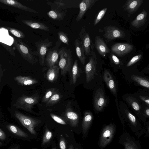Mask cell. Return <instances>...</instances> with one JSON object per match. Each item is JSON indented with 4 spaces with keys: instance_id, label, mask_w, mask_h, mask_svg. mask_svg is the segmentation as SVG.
Masks as SVG:
<instances>
[{
    "instance_id": "4316f807",
    "label": "cell",
    "mask_w": 149,
    "mask_h": 149,
    "mask_svg": "<svg viewBox=\"0 0 149 149\" xmlns=\"http://www.w3.org/2000/svg\"><path fill=\"white\" fill-rule=\"evenodd\" d=\"M78 62L77 59L75 60L72 68V75L70 80V83L71 84H75L78 77L79 68Z\"/></svg>"
},
{
    "instance_id": "83f0119b",
    "label": "cell",
    "mask_w": 149,
    "mask_h": 149,
    "mask_svg": "<svg viewBox=\"0 0 149 149\" xmlns=\"http://www.w3.org/2000/svg\"><path fill=\"white\" fill-rule=\"evenodd\" d=\"M6 127L10 131L15 135L24 138L29 136L27 134L15 125H8Z\"/></svg>"
},
{
    "instance_id": "ba28073f",
    "label": "cell",
    "mask_w": 149,
    "mask_h": 149,
    "mask_svg": "<svg viewBox=\"0 0 149 149\" xmlns=\"http://www.w3.org/2000/svg\"><path fill=\"white\" fill-rule=\"evenodd\" d=\"M61 44L60 41L56 42L55 45L52 48H48L45 58V65L48 68L56 65L58 63L59 57V47Z\"/></svg>"
},
{
    "instance_id": "ac0fdd59",
    "label": "cell",
    "mask_w": 149,
    "mask_h": 149,
    "mask_svg": "<svg viewBox=\"0 0 149 149\" xmlns=\"http://www.w3.org/2000/svg\"><path fill=\"white\" fill-rule=\"evenodd\" d=\"M93 118V115L91 112L88 111L85 112L82 124V131L84 136L87 135Z\"/></svg>"
},
{
    "instance_id": "ab89813d",
    "label": "cell",
    "mask_w": 149,
    "mask_h": 149,
    "mask_svg": "<svg viewBox=\"0 0 149 149\" xmlns=\"http://www.w3.org/2000/svg\"><path fill=\"white\" fill-rule=\"evenodd\" d=\"M111 56L112 61L115 64L118 65L120 64V60L116 56L113 54L111 53Z\"/></svg>"
},
{
    "instance_id": "52a82bcc",
    "label": "cell",
    "mask_w": 149,
    "mask_h": 149,
    "mask_svg": "<svg viewBox=\"0 0 149 149\" xmlns=\"http://www.w3.org/2000/svg\"><path fill=\"white\" fill-rule=\"evenodd\" d=\"M94 45L92 43L91 47V56L89 57V61L85 67L86 81H91L94 78L95 74L97 64L96 55L94 52Z\"/></svg>"
},
{
    "instance_id": "7bdbcfd3",
    "label": "cell",
    "mask_w": 149,
    "mask_h": 149,
    "mask_svg": "<svg viewBox=\"0 0 149 149\" xmlns=\"http://www.w3.org/2000/svg\"><path fill=\"white\" fill-rule=\"evenodd\" d=\"M146 115L148 116H149V109L148 108L146 109L145 111Z\"/></svg>"
},
{
    "instance_id": "277c9868",
    "label": "cell",
    "mask_w": 149,
    "mask_h": 149,
    "mask_svg": "<svg viewBox=\"0 0 149 149\" xmlns=\"http://www.w3.org/2000/svg\"><path fill=\"white\" fill-rule=\"evenodd\" d=\"M39 99V96L36 95L31 96H22L17 99L14 106L31 112L33 107L38 102Z\"/></svg>"
},
{
    "instance_id": "cb8c5ba5",
    "label": "cell",
    "mask_w": 149,
    "mask_h": 149,
    "mask_svg": "<svg viewBox=\"0 0 149 149\" xmlns=\"http://www.w3.org/2000/svg\"><path fill=\"white\" fill-rule=\"evenodd\" d=\"M14 79L18 83L23 86L33 85L38 82L37 79L27 76H18L14 77Z\"/></svg>"
},
{
    "instance_id": "d4e9b609",
    "label": "cell",
    "mask_w": 149,
    "mask_h": 149,
    "mask_svg": "<svg viewBox=\"0 0 149 149\" xmlns=\"http://www.w3.org/2000/svg\"><path fill=\"white\" fill-rule=\"evenodd\" d=\"M22 22L33 29H38L42 30L49 31V27L43 23L30 20H24Z\"/></svg>"
},
{
    "instance_id": "d6a6232c",
    "label": "cell",
    "mask_w": 149,
    "mask_h": 149,
    "mask_svg": "<svg viewBox=\"0 0 149 149\" xmlns=\"http://www.w3.org/2000/svg\"><path fill=\"white\" fill-rule=\"evenodd\" d=\"M127 100L135 110L138 111H139L140 106L135 99L132 97H128L127 98Z\"/></svg>"
},
{
    "instance_id": "d6986e66",
    "label": "cell",
    "mask_w": 149,
    "mask_h": 149,
    "mask_svg": "<svg viewBox=\"0 0 149 149\" xmlns=\"http://www.w3.org/2000/svg\"><path fill=\"white\" fill-rule=\"evenodd\" d=\"M74 44L77 57L81 62L84 65L85 63L86 57L82 42L79 39L76 38L74 40Z\"/></svg>"
},
{
    "instance_id": "5bb4252c",
    "label": "cell",
    "mask_w": 149,
    "mask_h": 149,
    "mask_svg": "<svg viewBox=\"0 0 149 149\" xmlns=\"http://www.w3.org/2000/svg\"><path fill=\"white\" fill-rule=\"evenodd\" d=\"M97 0H83L80 3L79 6V11L75 21L78 22L83 18L84 15L89 9L97 1Z\"/></svg>"
},
{
    "instance_id": "ee69618b",
    "label": "cell",
    "mask_w": 149,
    "mask_h": 149,
    "mask_svg": "<svg viewBox=\"0 0 149 149\" xmlns=\"http://www.w3.org/2000/svg\"><path fill=\"white\" fill-rule=\"evenodd\" d=\"M10 149H19V148L18 146H15L12 148Z\"/></svg>"
},
{
    "instance_id": "ffe728a7",
    "label": "cell",
    "mask_w": 149,
    "mask_h": 149,
    "mask_svg": "<svg viewBox=\"0 0 149 149\" xmlns=\"http://www.w3.org/2000/svg\"><path fill=\"white\" fill-rule=\"evenodd\" d=\"M0 2L30 12L38 13V12L29 7L24 5L17 1L14 0H0Z\"/></svg>"
},
{
    "instance_id": "e575fe53",
    "label": "cell",
    "mask_w": 149,
    "mask_h": 149,
    "mask_svg": "<svg viewBox=\"0 0 149 149\" xmlns=\"http://www.w3.org/2000/svg\"><path fill=\"white\" fill-rule=\"evenodd\" d=\"M107 8H104L100 10L95 17L93 22V26L97 24L101 20L105 15L107 10Z\"/></svg>"
},
{
    "instance_id": "f6af8a7d",
    "label": "cell",
    "mask_w": 149,
    "mask_h": 149,
    "mask_svg": "<svg viewBox=\"0 0 149 149\" xmlns=\"http://www.w3.org/2000/svg\"><path fill=\"white\" fill-rule=\"evenodd\" d=\"M69 149H74V147L72 145H70Z\"/></svg>"
},
{
    "instance_id": "2e32d148",
    "label": "cell",
    "mask_w": 149,
    "mask_h": 149,
    "mask_svg": "<svg viewBox=\"0 0 149 149\" xmlns=\"http://www.w3.org/2000/svg\"><path fill=\"white\" fill-rule=\"evenodd\" d=\"M94 47L99 54L102 56L110 52V49L105 42L100 37L96 36L95 37Z\"/></svg>"
},
{
    "instance_id": "6da1fadb",
    "label": "cell",
    "mask_w": 149,
    "mask_h": 149,
    "mask_svg": "<svg viewBox=\"0 0 149 149\" xmlns=\"http://www.w3.org/2000/svg\"><path fill=\"white\" fill-rule=\"evenodd\" d=\"M59 67L61 74L64 76L72 69L73 65L72 52L70 49L62 47L59 49Z\"/></svg>"
},
{
    "instance_id": "7a4b0ae2",
    "label": "cell",
    "mask_w": 149,
    "mask_h": 149,
    "mask_svg": "<svg viewBox=\"0 0 149 149\" xmlns=\"http://www.w3.org/2000/svg\"><path fill=\"white\" fill-rule=\"evenodd\" d=\"M116 131V126L112 123H110L103 127L98 142V145L100 149L104 148L111 142Z\"/></svg>"
},
{
    "instance_id": "b9f144b4",
    "label": "cell",
    "mask_w": 149,
    "mask_h": 149,
    "mask_svg": "<svg viewBox=\"0 0 149 149\" xmlns=\"http://www.w3.org/2000/svg\"><path fill=\"white\" fill-rule=\"evenodd\" d=\"M139 97L142 100L148 104H149V99L148 97L142 96H139Z\"/></svg>"
},
{
    "instance_id": "484cf974",
    "label": "cell",
    "mask_w": 149,
    "mask_h": 149,
    "mask_svg": "<svg viewBox=\"0 0 149 149\" xmlns=\"http://www.w3.org/2000/svg\"><path fill=\"white\" fill-rule=\"evenodd\" d=\"M47 15L51 19L57 21H61L64 19L66 14L62 10H52L47 13Z\"/></svg>"
},
{
    "instance_id": "7402d4cb",
    "label": "cell",
    "mask_w": 149,
    "mask_h": 149,
    "mask_svg": "<svg viewBox=\"0 0 149 149\" xmlns=\"http://www.w3.org/2000/svg\"><path fill=\"white\" fill-rule=\"evenodd\" d=\"M103 78L107 86L114 95L116 93V85L112 75L107 70L104 71Z\"/></svg>"
},
{
    "instance_id": "1f68e13d",
    "label": "cell",
    "mask_w": 149,
    "mask_h": 149,
    "mask_svg": "<svg viewBox=\"0 0 149 149\" xmlns=\"http://www.w3.org/2000/svg\"><path fill=\"white\" fill-rule=\"evenodd\" d=\"M52 136V132L48 128H46L42 139V146L51 140Z\"/></svg>"
},
{
    "instance_id": "8d00e7d4",
    "label": "cell",
    "mask_w": 149,
    "mask_h": 149,
    "mask_svg": "<svg viewBox=\"0 0 149 149\" xmlns=\"http://www.w3.org/2000/svg\"><path fill=\"white\" fill-rule=\"evenodd\" d=\"M142 55L141 54L136 55L134 56L127 63V67L130 66L139 61L141 58Z\"/></svg>"
},
{
    "instance_id": "5b68a950",
    "label": "cell",
    "mask_w": 149,
    "mask_h": 149,
    "mask_svg": "<svg viewBox=\"0 0 149 149\" xmlns=\"http://www.w3.org/2000/svg\"><path fill=\"white\" fill-rule=\"evenodd\" d=\"M15 116L31 134H36L35 127L41 122V120L27 116L17 111L15 112Z\"/></svg>"
},
{
    "instance_id": "e0dca14e",
    "label": "cell",
    "mask_w": 149,
    "mask_h": 149,
    "mask_svg": "<svg viewBox=\"0 0 149 149\" xmlns=\"http://www.w3.org/2000/svg\"><path fill=\"white\" fill-rule=\"evenodd\" d=\"M64 116L72 126L75 127L77 125L79 121V116L71 108H66Z\"/></svg>"
},
{
    "instance_id": "60d3db41",
    "label": "cell",
    "mask_w": 149,
    "mask_h": 149,
    "mask_svg": "<svg viewBox=\"0 0 149 149\" xmlns=\"http://www.w3.org/2000/svg\"><path fill=\"white\" fill-rule=\"evenodd\" d=\"M6 137L5 133L0 128V139L1 140H5Z\"/></svg>"
},
{
    "instance_id": "3957f363",
    "label": "cell",
    "mask_w": 149,
    "mask_h": 149,
    "mask_svg": "<svg viewBox=\"0 0 149 149\" xmlns=\"http://www.w3.org/2000/svg\"><path fill=\"white\" fill-rule=\"evenodd\" d=\"M14 44L17 50L25 60L32 64L38 63V58L33 55V51L27 45L21 41L15 38Z\"/></svg>"
},
{
    "instance_id": "c3c4849f",
    "label": "cell",
    "mask_w": 149,
    "mask_h": 149,
    "mask_svg": "<svg viewBox=\"0 0 149 149\" xmlns=\"http://www.w3.org/2000/svg\"><path fill=\"white\" fill-rule=\"evenodd\" d=\"M79 149L78 148H76V149Z\"/></svg>"
},
{
    "instance_id": "9c48e42d",
    "label": "cell",
    "mask_w": 149,
    "mask_h": 149,
    "mask_svg": "<svg viewBox=\"0 0 149 149\" xmlns=\"http://www.w3.org/2000/svg\"><path fill=\"white\" fill-rule=\"evenodd\" d=\"M119 143L124 146L125 149H142L139 141L128 132L123 133L119 138Z\"/></svg>"
},
{
    "instance_id": "74e56055",
    "label": "cell",
    "mask_w": 149,
    "mask_h": 149,
    "mask_svg": "<svg viewBox=\"0 0 149 149\" xmlns=\"http://www.w3.org/2000/svg\"><path fill=\"white\" fill-rule=\"evenodd\" d=\"M50 116L57 123L63 125H66L65 121L58 116L53 113H50Z\"/></svg>"
},
{
    "instance_id": "7c38bea8",
    "label": "cell",
    "mask_w": 149,
    "mask_h": 149,
    "mask_svg": "<svg viewBox=\"0 0 149 149\" xmlns=\"http://www.w3.org/2000/svg\"><path fill=\"white\" fill-rule=\"evenodd\" d=\"M133 48V46L131 44L118 43L111 47V50L118 56L121 57L129 54L132 51Z\"/></svg>"
},
{
    "instance_id": "4fadbf2b",
    "label": "cell",
    "mask_w": 149,
    "mask_h": 149,
    "mask_svg": "<svg viewBox=\"0 0 149 149\" xmlns=\"http://www.w3.org/2000/svg\"><path fill=\"white\" fill-rule=\"evenodd\" d=\"M143 1V0H127L122 6V8L127 13L129 17L138 10Z\"/></svg>"
},
{
    "instance_id": "836d02e7",
    "label": "cell",
    "mask_w": 149,
    "mask_h": 149,
    "mask_svg": "<svg viewBox=\"0 0 149 149\" xmlns=\"http://www.w3.org/2000/svg\"><path fill=\"white\" fill-rule=\"evenodd\" d=\"M58 38L61 42L68 46L69 45V39L68 35L63 31H58L57 32Z\"/></svg>"
},
{
    "instance_id": "681fc988",
    "label": "cell",
    "mask_w": 149,
    "mask_h": 149,
    "mask_svg": "<svg viewBox=\"0 0 149 149\" xmlns=\"http://www.w3.org/2000/svg\"></svg>"
},
{
    "instance_id": "8992f818",
    "label": "cell",
    "mask_w": 149,
    "mask_h": 149,
    "mask_svg": "<svg viewBox=\"0 0 149 149\" xmlns=\"http://www.w3.org/2000/svg\"><path fill=\"white\" fill-rule=\"evenodd\" d=\"M53 43L48 38L35 42L37 50L33 51V55L38 56L40 64L42 67L45 65V58L47 51L49 47L53 45Z\"/></svg>"
},
{
    "instance_id": "f35d334b",
    "label": "cell",
    "mask_w": 149,
    "mask_h": 149,
    "mask_svg": "<svg viewBox=\"0 0 149 149\" xmlns=\"http://www.w3.org/2000/svg\"><path fill=\"white\" fill-rule=\"evenodd\" d=\"M59 144L61 149H66L65 140L62 135L61 136Z\"/></svg>"
},
{
    "instance_id": "d590c367",
    "label": "cell",
    "mask_w": 149,
    "mask_h": 149,
    "mask_svg": "<svg viewBox=\"0 0 149 149\" xmlns=\"http://www.w3.org/2000/svg\"><path fill=\"white\" fill-rule=\"evenodd\" d=\"M7 28L11 33L16 37L21 38H24V34L21 31L10 27H7Z\"/></svg>"
},
{
    "instance_id": "603a6c76",
    "label": "cell",
    "mask_w": 149,
    "mask_h": 149,
    "mask_svg": "<svg viewBox=\"0 0 149 149\" xmlns=\"http://www.w3.org/2000/svg\"><path fill=\"white\" fill-rule=\"evenodd\" d=\"M60 68L57 65L49 68L46 74L47 80L51 83L55 82L57 79L59 72Z\"/></svg>"
},
{
    "instance_id": "8fae6325",
    "label": "cell",
    "mask_w": 149,
    "mask_h": 149,
    "mask_svg": "<svg viewBox=\"0 0 149 149\" xmlns=\"http://www.w3.org/2000/svg\"><path fill=\"white\" fill-rule=\"evenodd\" d=\"M79 36L84 46L85 55H91V47L93 42L91 40L89 33L86 31L85 26L82 28Z\"/></svg>"
},
{
    "instance_id": "f1b7e54d",
    "label": "cell",
    "mask_w": 149,
    "mask_h": 149,
    "mask_svg": "<svg viewBox=\"0 0 149 149\" xmlns=\"http://www.w3.org/2000/svg\"><path fill=\"white\" fill-rule=\"evenodd\" d=\"M131 78L134 81L140 85L149 89V82L146 79L134 75H132Z\"/></svg>"
},
{
    "instance_id": "7dc6e473",
    "label": "cell",
    "mask_w": 149,
    "mask_h": 149,
    "mask_svg": "<svg viewBox=\"0 0 149 149\" xmlns=\"http://www.w3.org/2000/svg\"><path fill=\"white\" fill-rule=\"evenodd\" d=\"M56 149L55 148H53V149Z\"/></svg>"
},
{
    "instance_id": "30bf717a",
    "label": "cell",
    "mask_w": 149,
    "mask_h": 149,
    "mask_svg": "<svg viewBox=\"0 0 149 149\" xmlns=\"http://www.w3.org/2000/svg\"><path fill=\"white\" fill-rule=\"evenodd\" d=\"M104 33L103 36L106 41L108 42L116 38H123L125 36V33L123 31L112 25L104 27Z\"/></svg>"
},
{
    "instance_id": "9a60e30c",
    "label": "cell",
    "mask_w": 149,
    "mask_h": 149,
    "mask_svg": "<svg viewBox=\"0 0 149 149\" xmlns=\"http://www.w3.org/2000/svg\"><path fill=\"white\" fill-rule=\"evenodd\" d=\"M106 100L104 93L101 89L97 90L95 94L94 98V106L97 111H101L105 107Z\"/></svg>"
},
{
    "instance_id": "44dd1931",
    "label": "cell",
    "mask_w": 149,
    "mask_h": 149,
    "mask_svg": "<svg viewBox=\"0 0 149 149\" xmlns=\"http://www.w3.org/2000/svg\"><path fill=\"white\" fill-rule=\"evenodd\" d=\"M147 12L143 9L136 18L131 22V25L136 28L140 27L145 24L147 20Z\"/></svg>"
},
{
    "instance_id": "bcb514c9",
    "label": "cell",
    "mask_w": 149,
    "mask_h": 149,
    "mask_svg": "<svg viewBox=\"0 0 149 149\" xmlns=\"http://www.w3.org/2000/svg\"><path fill=\"white\" fill-rule=\"evenodd\" d=\"M1 142L0 141V145H1Z\"/></svg>"
},
{
    "instance_id": "4dcf8cb0",
    "label": "cell",
    "mask_w": 149,
    "mask_h": 149,
    "mask_svg": "<svg viewBox=\"0 0 149 149\" xmlns=\"http://www.w3.org/2000/svg\"><path fill=\"white\" fill-rule=\"evenodd\" d=\"M56 92V89L55 88H52L48 89L46 92L45 95L42 98V102H43L46 103Z\"/></svg>"
},
{
    "instance_id": "f546056e",
    "label": "cell",
    "mask_w": 149,
    "mask_h": 149,
    "mask_svg": "<svg viewBox=\"0 0 149 149\" xmlns=\"http://www.w3.org/2000/svg\"><path fill=\"white\" fill-rule=\"evenodd\" d=\"M61 97V95L60 93L56 92L46 102V104L47 105L54 104L58 102L60 100Z\"/></svg>"
}]
</instances>
